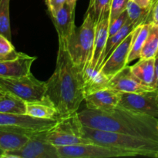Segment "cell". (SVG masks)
<instances>
[{"label":"cell","mask_w":158,"mask_h":158,"mask_svg":"<svg viewBox=\"0 0 158 158\" xmlns=\"http://www.w3.org/2000/svg\"><path fill=\"white\" fill-rule=\"evenodd\" d=\"M46 83V97L55 106L58 117L77 112L85 97L83 73L64 46L59 45L55 70Z\"/></svg>","instance_id":"obj_1"},{"label":"cell","mask_w":158,"mask_h":158,"mask_svg":"<svg viewBox=\"0 0 158 158\" xmlns=\"http://www.w3.org/2000/svg\"><path fill=\"white\" fill-rule=\"evenodd\" d=\"M83 126L158 141V118L135 114L117 106L111 112L85 109L78 113Z\"/></svg>","instance_id":"obj_2"},{"label":"cell","mask_w":158,"mask_h":158,"mask_svg":"<svg viewBox=\"0 0 158 158\" xmlns=\"http://www.w3.org/2000/svg\"><path fill=\"white\" fill-rule=\"evenodd\" d=\"M83 137L93 143L108 148H119L136 153L138 156L156 157L158 141L134 137L121 133L93 129L83 126Z\"/></svg>","instance_id":"obj_3"},{"label":"cell","mask_w":158,"mask_h":158,"mask_svg":"<svg viewBox=\"0 0 158 158\" xmlns=\"http://www.w3.org/2000/svg\"><path fill=\"white\" fill-rule=\"evenodd\" d=\"M95 26L96 23L92 16L86 13L83 23L80 27L76 26L66 47L71 60L82 73L89 66L92 60Z\"/></svg>","instance_id":"obj_4"},{"label":"cell","mask_w":158,"mask_h":158,"mask_svg":"<svg viewBox=\"0 0 158 158\" xmlns=\"http://www.w3.org/2000/svg\"><path fill=\"white\" fill-rule=\"evenodd\" d=\"M83 125L78 113L63 117H59L57 122L47 131L48 141L56 148L67 147L80 143H93L83 137Z\"/></svg>","instance_id":"obj_5"},{"label":"cell","mask_w":158,"mask_h":158,"mask_svg":"<svg viewBox=\"0 0 158 158\" xmlns=\"http://www.w3.org/2000/svg\"><path fill=\"white\" fill-rule=\"evenodd\" d=\"M0 89L28 102L42 100L46 96V82L37 80L32 74L19 77H0Z\"/></svg>","instance_id":"obj_6"},{"label":"cell","mask_w":158,"mask_h":158,"mask_svg":"<svg viewBox=\"0 0 158 158\" xmlns=\"http://www.w3.org/2000/svg\"><path fill=\"white\" fill-rule=\"evenodd\" d=\"M59 158H109L136 157V153L119 148H108L95 143H80L57 148Z\"/></svg>","instance_id":"obj_7"},{"label":"cell","mask_w":158,"mask_h":158,"mask_svg":"<svg viewBox=\"0 0 158 158\" xmlns=\"http://www.w3.org/2000/svg\"><path fill=\"white\" fill-rule=\"evenodd\" d=\"M47 131H37L22 148L5 152L1 157L59 158L57 148L48 141Z\"/></svg>","instance_id":"obj_8"},{"label":"cell","mask_w":158,"mask_h":158,"mask_svg":"<svg viewBox=\"0 0 158 158\" xmlns=\"http://www.w3.org/2000/svg\"><path fill=\"white\" fill-rule=\"evenodd\" d=\"M118 106L135 114L158 118V91L120 92Z\"/></svg>","instance_id":"obj_9"},{"label":"cell","mask_w":158,"mask_h":158,"mask_svg":"<svg viewBox=\"0 0 158 158\" xmlns=\"http://www.w3.org/2000/svg\"><path fill=\"white\" fill-rule=\"evenodd\" d=\"M57 119H40L26 114L0 113V126L20 127L32 131H46L57 122Z\"/></svg>","instance_id":"obj_10"},{"label":"cell","mask_w":158,"mask_h":158,"mask_svg":"<svg viewBox=\"0 0 158 158\" xmlns=\"http://www.w3.org/2000/svg\"><path fill=\"white\" fill-rule=\"evenodd\" d=\"M58 34L59 45L66 49L69 40L76 29L75 8L65 3L54 16L51 17Z\"/></svg>","instance_id":"obj_11"},{"label":"cell","mask_w":158,"mask_h":158,"mask_svg":"<svg viewBox=\"0 0 158 158\" xmlns=\"http://www.w3.org/2000/svg\"><path fill=\"white\" fill-rule=\"evenodd\" d=\"M133 32L116 48L100 67V70L109 79L118 73L128 65V56L132 41Z\"/></svg>","instance_id":"obj_12"},{"label":"cell","mask_w":158,"mask_h":158,"mask_svg":"<svg viewBox=\"0 0 158 158\" xmlns=\"http://www.w3.org/2000/svg\"><path fill=\"white\" fill-rule=\"evenodd\" d=\"M36 131L0 126V157L5 152L22 148Z\"/></svg>","instance_id":"obj_13"},{"label":"cell","mask_w":158,"mask_h":158,"mask_svg":"<svg viewBox=\"0 0 158 158\" xmlns=\"http://www.w3.org/2000/svg\"><path fill=\"white\" fill-rule=\"evenodd\" d=\"M120 92L111 88H105L84 97L87 109L111 112L118 106Z\"/></svg>","instance_id":"obj_14"},{"label":"cell","mask_w":158,"mask_h":158,"mask_svg":"<svg viewBox=\"0 0 158 158\" xmlns=\"http://www.w3.org/2000/svg\"><path fill=\"white\" fill-rule=\"evenodd\" d=\"M110 10V9L103 10L100 13V17L96 23L94 52L90 64L89 66L93 69L97 68L99 60L103 54L109 38Z\"/></svg>","instance_id":"obj_15"},{"label":"cell","mask_w":158,"mask_h":158,"mask_svg":"<svg viewBox=\"0 0 158 158\" xmlns=\"http://www.w3.org/2000/svg\"><path fill=\"white\" fill-rule=\"evenodd\" d=\"M108 87L119 92L139 93L154 90L142 84L141 82L133 73L131 66H127L121 71L110 79Z\"/></svg>","instance_id":"obj_16"},{"label":"cell","mask_w":158,"mask_h":158,"mask_svg":"<svg viewBox=\"0 0 158 158\" xmlns=\"http://www.w3.org/2000/svg\"><path fill=\"white\" fill-rule=\"evenodd\" d=\"M36 57L30 56L24 52L15 59L0 61V77H19L31 73L32 63Z\"/></svg>","instance_id":"obj_17"},{"label":"cell","mask_w":158,"mask_h":158,"mask_svg":"<svg viewBox=\"0 0 158 158\" xmlns=\"http://www.w3.org/2000/svg\"><path fill=\"white\" fill-rule=\"evenodd\" d=\"M131 66L133 73L147 87L155 89V58L140 59Z\"/></svg>","instance_id":"obj_18"},{"label":"cell","mask_w":158,"mask_h":158,"mask_svg":"<svg viewBox=\"0 0 158 158\" xmlns=\"http://www.w3.org/2000/svg\"><path fill=\"white\" fill-rule=\"evenodd\" d=\"M84 96L108 87L110 79L101 72L88 66L83 73Z\"/></svg>","instance_id":"obj_19"},{"label":"cell","mask_w":158,"mask_h":158,"mask_svg":"<svg viewBox=\"0 0 158 158\" xmlns=\"http://www.w3.org/2000/svg\"><path fill=\"white\" fill-rule=\"evenodd\" d=\"M26 115L40 119H57L55 106L47 97L42 100L26 103Z\"/></svg>","instance_id":"obj_20"},{"label":"cell","mask_w":158,"mask_h":158,"mask_svg":"<svg viewBox=\"0 0 158 158\" xmlns=\"http://www.w3.org/2000/svg\"><path fill=\"white\" fill-rule=\"evenodd\" d=\"M135 29L134 26V25L129 21V19L127 20L126 23H125L124 26L122 27V29H120L119 32H117V33H115L114 35H113L112 36H110L108 38L107 43H106V46L104 48V50H103V54H102L101 57H100V60L98 62V64H97V68L95 69H100L102 65L103 64L105 61L108 59V57L110 56V54L114 52V49L123 41L125 38L129 35L131 32H132L134 31V29Z\"/></svg>","instance_id":"obj_21"},{"label":"cell","mask_w":158,"mask_h":158,"mask_svg":"<svg viewBox=\"0 0 158 158\" xmlns=\"http://www.w3.org/2000/svg\"><path fill=\"white\" fill-rule=\"evenodd\" d=\"M149 29L150 23L140 25L134 29L131 49L128 56V64L135 60L140 59V53L149 33Z\"/></svg>","instance_id":"obj_22"},{"label":"cell","mask_w":158,"mask_h":158,"mask_svg":"<svg viewBox=\"0 0 158 158\" xmlns=\"http://www.w3.org/2000/svg\"><path fill=\"white\" fill-rule=\"evenodd\" d=\"M0 113L26 114V102L11 93L6 92L0 96Z\"/></svg>","instance_id":"obj_23"},{"label":"cell","mask_w":158,"mask_h":158,"mask_svg":"<svg viewBox=\"0 0 158 158\" xmlns=\"http://www.w3.org/2000/svg\"><path fill=\"white\" fill-rule=\"evenodd\" d=\"M151 10V5L149 7H141L130 0L128 2L126 9L128 19L134 25V28L140 25L145 24V23H150Z\"/></svg>","instance_id":"obj_24"},{"label":"cell","mask_w":158,"mask_h":158,"mask_svg":"<svg viewBox=\"0 0 158 158\" xmlns=\"http://www.w3.org/2000/svg\"><path fill=\"white\" fill-rule=\"evenodd\" d=\"M158 50V26L150 23L148 38L140 53V59L155 58Z\"/></svg>","instance_id":"obj_25"},{"label":"cell","mask_w":158,"mask_h":158,"mask_svg":"<svg viewBox=\"0 0 158 158\" xmlns=\"http://www.w3.org/2000/svg\"><path fill=\"white\" fill-rule=\"evenodd\" d=\"M9 6L10 0H0V34L12 41Z\"/></svg>","instance_id":"obj_26"},{"label":"cell","mask_w":158,"mask_h":158,"mask_svg":"<svg viewBox=\"0 0 158 158\" xmlns=\"http://www.w3.org/2000/svg\"><path fill=\"white\" fill-rule=\"evenodd\" d=\"M111 0H89V7L86 13L89 14L97 23L103 10L110 9Z\"/></svg>","instance_id":"obj_27"},{"label":"cell","mask_w":158,"mask_h":158,"mask_svg":"<svg viewBox=\"0 0 158 158\" xmlns=\"http://www.w3.org/2000/svg\"><path fill=\"white\" fill-rule=\"evenodd\" d=\"M19 55V52L15 51V47L10 40L0 34V56L5 57L8 60H12L16 58Z\"/></svg>","instance_id":"obj_28"},{"label":"cell","mask_w":158,"mask_h":158,"mask_svg":"<svg viewBox=\"0 0 158 158\" xmlns=\"http://www.w3.org/2000/svg\"><path fill=\"white\" fill-rule=\"evenodd\" d=\"M129 0H111L110 10V22L117 19L125 12Z\"/></svg>","instance_id":"obj_29"},{"label":"cell","mask_w":158,"mask_h":158,"mask_svg":"<svg viewBox=\"0 0 158 158\" xmlns=\"http://www.w3.org/2000/svg\"><path fill=\"white\" fill-rule=\"evenodd\" d=\"M128 16L127 11L123 12L121 15H119L117 19H114L113 21L110 22L109 25V37L112 36L115 33L120 30L125 23L127 22Z\"/></svg>","instance_id":"obj_30"},{"label":"cell","mask_w":158,"mask_h":158,"mask_svg":"<svg viewBox=\"0 0 158 158\" xmlns=\"http://www.w3.org/2000/svg\"><path fill=\"white\" fill-rule=\"evenodd\" d=\"M66 2V0H46V6L51 17L54 16Z\"/></svg>","instance_id":"obj_31"},{"label":"cell","mask_w":158,"mask_h":158,"mask_svg":"<svg viewBox=\"0 0 158 158\" xmlns=\"http://www.w3.org/2000/svg\"><path fill=\"white\" fill-rule=\"evenodd\" d=\"M150 23H154L158 26V0H151Z\"/></svg>","instance_id":"obj_32"},{"label":"cell","mask_w":158,"mask_h":158,"mask_svg":"<svg viewBox=\"0 0 158 158\" xmlns=\"http://www.w3.org/2000/svg\"><path fill=\"white\" fill-rule=\"evenodd\" d=\"M130 1H132L134 2H135L136 4L139 5L141 7H149L151 5V0H130Z\"/></svg>","instance_id":"obj_33"},{"label":"cell","mask_w":158,"mask_h":158,"mask_svg":"<svg viewBox=\"0 0 158 158\" xmlns=\"http://www.w3.org/2000/svg\"><path fill=\"white\" fill-rule=\"evenodd\" d=\"M155 89L158 90V58H155Z\"/></svg>","instance_id":"obj_34"},{"label":"cell","mask_w":158,"mask_h":158,"mask_svg":"<svg viewBox=\"0 0 158 158\" xmlns=\"http://www.w3.org/2000/svg\"><path fill=\"white\" fill-rule=\"evenodd\" d=\"M77 0H66V3H67L69 6H70L71 7H76V3H77Z\"/></svg>","instance_id":"obj_35"},{"label":"cell","mask_w":158,"mask_h":158,"mask_svg":"<svg viewBox=\"0 0 158 158\" xmlns=\"http://www.w3.org/2000/svg\"><path fill=\"white\" fill-rule=\"evenodd\" d=\"M5 93H6V92H5V91H3L2 89H0V96L3 95V94H4Z\"/></svg>","instance_id":"obj_36"},{"label":"cell","mask_w":158,"mask_h":158,"mask_svg":"<svg viewBox=\"0 0 158 158\" xmlns=\"http://www.w3.org/2000/svg\"><path fill=\"white\" fill-rule=\"evenodd\" d=\"M8 60V59L5 58V57H2V56H0V61H2V60Z\"/></svg>","instance_id":"obj_37"},{"label":"cell","mask_w":158,"mask_h":158,"mask_svg":"<svg viewBox=\"0 0 158 158\" xmlns=\"http://www.w3.org/2000/svg\"><path fill=\"white\" fill-rule=\"evenodd\" d=\"M155 58H158V50H157V54H156V56H155Z\"/></svg>","instance_id":"obj_38"},{"label":"cell","mask_w":158,"mask_h":158,"mask_svg":"<svg viewBox=\"0 0 158 158\" xmlns=\"http://www.w3.org/2000/svg\"><path fill=\"white\" fill-rule=\"evenodd\" d=\"M156 157H157V158H158V151H157V154H156Z\"/></svg>","instance_id":"obj_39"},{"label":"cell","mask_w":158,"mask_h":158,"mask_svg":"<svg viewBox=\"0 0 158 158\" xmlns=\"http://www.w3.org/2000/svg\"><path fill=\"white\" fill-rule=\"evenodd\" d=\"M157 91H158V90H157Z\"/></svg>","instance_id":"obj_40"}]
</instances>
